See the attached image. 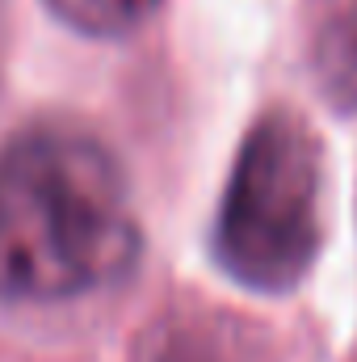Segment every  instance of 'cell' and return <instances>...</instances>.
Wrapping results in <instances>:
<instances>
[{
    "label": "cell",
    "mask_w": 357,
    "mask_h": 362,
    "mask_svg": "<svg viewBox=\"0 0 357 362\" xmlns=\"http://www.w3.org/2000/svg\"><path fill=\"white\" fill-rule=\"evenodd\" d=\"M4 51H8V21H4V0H0V81H4Z\"/></svg>",
    "instance_id": "6"
},
{
    "label": "cell",
    "mask_w": 357,
    "mask_h": 362,
    "mask_svg": "<svg viewBox=\"0 0 357 362\" xmlns=\"http://www.w3.org/2000/svg\"><path fill=\"white\" fill-rule=\"evenodd\" d=\"M135 262L126 181L92 135L42 127L0 148V303L80 299Z\"/></svg>",
    "instance_id": "1"
},
{
    "label": "cell",
    "mask_w": 357,
    "mask_h": 362,
    "mask_svg": "<svg viewBox=\"0 0 357 362\" xmlns=\"http://www.w3.org/2000/svg\"><path fill=\"white\" fill-rule=\"evenodd\" d=\"M164 0H47V8L89 38H122L139 30Z\"/></svg>",
    "instance_id": "4"
},
{
    "label": "cell",
    "mask_w": 357,
    "mask_h": 362,
    "mask_svg": "<svg viewBox=\"0 0 357 362\" xmlns=\"http://www.w3.org/2000/svg\"><path fill=\"white\" fill-rule=\"evenodd\" d=\"M135 362H223V358H219V346L198 325H160L139 341Z\"/></svg>",
    "instance_id": "5"
},
{
    "label": "cell",
    "mask_w": 357,
    "mask_h": 362,
    "mask_svg": "<svg viewBox=\"0 0 357 362\" xmlns=\"http://www.w3.org/2000/svg\"><path fill=\"white\" fill-rule=\"evenodd\" d=\"M324 245V160L303 114L265 110L231 165L214 215V262L253 295H290Z\"/></svg>",
    "instance_id": "2"
},
{
    "label": "cell",
    "mask_w": 357,
    "mask_h": 362,
    "mask_svg": "<svg viewBox=\"0 0 357 362\" xmlns=\"http://www.w3.org/2000/svg\"><path fill=\"white\" fill-rule=\"evenodd\" d=\"M315 85L328 105L357 114V4L324 25L315 42Z\"/></svg>",
    "instance_id": "3"
}]
</instances>
